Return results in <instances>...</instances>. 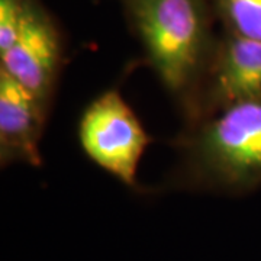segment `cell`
Wrapping results in <instances>:
<instances>
[{
    "instance_id": "6da1fadb",
    "label": "cell",
    "mask_w": 261,
    "mask_h": 261,
    "mask_svg": "<svg viewBox=\"0 0 261 261\" xmlns=\"http://www.w3.org/2000/svg\"><path fill=\"white\" fill-rule=\"evenodd\" d=\"M183 187L240 195L261 183V97L186 125L176 141Z\"/></svg>"
},
{
    "instance_id": "ba28073f",
    "label": "cell",
    "mask_w": 261,
    "mask_h": 261,
    "mask_svg": "<svg viewBox=\"0 0 261 261\" xmlns=\"http://www.w3.org/2000/svg\"><path fill=\"white\" fill-rule=\"evenodd\" d=\"M28 0H0V54L9 49L18 35Z\"/></svg>"
},
{
    "instance_id": "5b68a950",
    "label": "cell",
    "mask_w": 261,
    "mask_h": 261,
    "mask_svg": "<svg viewBox=\"0 0 261 261\" xmlns=\"http://www.w3.org/2000/svg\"><path fill=\"white\" fill-rule=\"evenodd\" d=\"M61 68L60 31L37 0H28L15 42L0 54V70L51 111Z\"/></svg>"
},
{
    "instance_id": "8992f818",
    "label": "cell",
    "mask_w": 261,
    "mask_h": 261,
    "mask_svg": "<svg viewBox=\"0 0 261 261\" xmlns=\"http://www.w3.org/2000/svg\"><path fill=\"white\" fill-rule=\"evenodd\" d=\"M49 111L37 97L0 70V163L42 164L41 138Z\"/></svg>"
},
{
    "instance_id": "52a82bcc",
    "label": "cell",
    "mask_w": 261,
    "mask_h": 261,
    "mask_svg": "<svg viewBox=\"0 0 261 261\" xmlns=\"http://www.w3.org/2000/svg\"><path fill=\"white\" fill-rule=\"evenodd\" d=\"M224 31L261 41V0H212Z\"/></svg>"
},
{
    "instance_id": "7a4b0ae2",
    "label": "cell",
    "mask_w": 261,
    "mask_h": 261,
    "mask_svg": "<svg viewBox=\"0 0 261 261\" xmlns=\"http://www.w3.org/2000/svg\"><path fill=\"white\" fill-rule=\"evenodd\" d=\"M147 61L180 108L192 96L216 38L206 0H123Z\"/></svg>"
},
{
    "instance_id": "277c9868",
    "label": "cell",
    "mask_w": 261,
    "mask_h": 261,
    "mask_svg": "<svg viewBox=\"0 0 261 261\" xmlns=\"http://www.w3.org/2000/svg\"><path fill=\"white\" fill-rule=\"evenodd\" d=\"M257 97H261V41L224 31L181 112L190 125L233 103Z\"/></svg>"
},
{
    "instance_id": "3957f363",
    "label": "cell",
    "mask_w": 261,
    "mask_h": 261,
    "mask_svg": "<svg viewBox=\"0 0 261 261\" xmlns=\"http://www.w3.org/2000/svg\"><path fill=\"white\" fill-rule=\"evenodd\" d=\"M77 137L84 154L125 186L137 185L148 132L116 89L94 97L80 116Z\"/></svg>"
}]
</instances>
